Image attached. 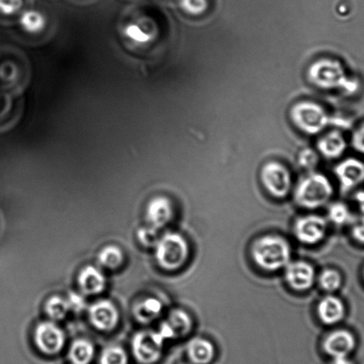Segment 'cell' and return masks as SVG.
<instances>
[{"mask_svg": "<svg viewBox=\"0 0 364 364\" xmlns=\"http://www.w3.org/2000/svg\"><path fill=\"white\" fill-rule=\"evenodd\" d=\"M307 77L311 83L321 90H338L352 95L359 88L358 81L346 75L344 67L337 60H317L310 65Z\"/></svg>", "mask_w": 364, "mask_h": 364, "instance_id": "obj_1", "label": "cell"}, {"mask_svg": "<svg viewBox=\"0 0 364 364\" xmlns=\"http://www.w3.org/2000/svg\"><path fill=\"white\" fill-rule=\"evenodd\" d=\"M291 119L293 124L307 135H316L330 125L346 127V122L331 118L321 105L309 101L299 102L293 106Z\"/></svg>", "mask_w": 364, "mask_h": 364, "instance_id": "obj_2", "label": "cell"}, {"mask_svg": "<svg viewBox=\"0 0 364 364\" xmlns=\"http://www.w3.org/2000/svg\"><path fill=\"white\" fill-rule=\"evenodd\" d=\"M254 260L261 268L277 271L291 262V252L288 242L278 236L267 235L257 240L253 246Z\"/></svg>", "mask_w": 364, "mask_h": 364, "instance_id": "obj_3", "label": "cell"}, {"mask_svg": "<svg viewBox=\"0 0 364 364\" xmlns=\"http://www.w3.org/2000/svg\"><path fill=\"white\" fill-rule=\"evenodd\" d=\"M332 193L333 188L326 176L314 173L299 183L295 197L300 206L316 208L326 203Z\"/></svg>", "mask_w": 364, "mask_h": 364, "instance_id": "obj_4", "label": "cell"}, {"mask_svg": "<svg viewBox=\"0 0 364 364\" xmlns=\"http://www.w3.org/2000/svg\"><path fill=\"white\" fill-rule=\"evenodd\" d=\"M188 245L182 235L168 232L156 245V259L165 270L175 271L183 266L188 257Z\"/></svg>", "mask_w": 364, "mask_h": 364, "instance_id": "obj_5", "label": "cell"}, {"mask_svg": "<svg viewBox=\"0 0 364 364\" xmlns=\"http://www.w3.org/2000/svg\"><path fill=\"white\" fill-rule=\"evenodd\" d=\"M261 180L272 196L284 198L291 187V176L285 166L277 161L268 162L261 171Z\"/></svg>", "mask_w": 364, "mask_h": 364, "instance_id": "obj_6", "label": "cell"}, {"mask_svg": "<svg viewBox=\"0 0 364 364\" xmlns=\"http://www.w3.org/2000/svg\"><path fill=\"white\" fill-rule=\"evenodd\" d=\"M164 341L159 332L141 331L133 339L134 355L141 363H154L160 358Z\"/></svg>", "mask_w": 364, "mask_h": 364, "instance_id": "obj_7", "label": "cell"}, {"mask_svg": "<svg viewBox=\"0 0 364 364\" xmlns=\"http://www.w3.org/2000/svg\"><path fill=\"white\" fill-rule=\"evenodd\" d=\"M65 334L58 325L52 321H44L35 331V342L41 351L55 355L61 351L65 345Z\"/></svg>", "mask_w": 364, "mask_h": 364, "instance_id": "obj_8", "label": "cell"}, {"mask_svg": "<svg viewBox=\"0 0 364 364\" xmlns=\"http://www.w3.org/2000/svg\"><path fill=\"white\" fill-rule=\"evenodd\" d=\"M327 223L319 215H307L299 219L295 225V233L299 242L306 245H316L323 239Z\"/></svg>", "mask_w": 364, "mask_h": 364, "instance_id": "obj_9", "label": "cell"}, {"mask_svg": "<svg viewBox=\"0 0 364 364\" xmlns=\"http://www.w3.org/2000/svg\"><path fill=\"white\" fill-rule=\"evenodd\" d=\"M90 319L98 330L112 331L118 323V310L109 300H101L90 306Z\"/></svg>", "mask_w": 364, "mask_h": 364, "instance_id": "obj_10", "label": "cell"}, {"mask_svg": "<svg viewBox=\"0 0 364 364\" xmlns=\"http://www.w3.org/2000/svg\"><path fill=\"white\" fill-rule=\"evenodd\" d=\"M335 174L343 188H355L364 182V164L355 158L346 159L335 168Z\"/></svg>", "mask_w": 364, "mask_h": 364, "instance_id": "obj_11", "label": "cell"}, {"mask_svg": "<svg viewBox=\"0 0 364 364\" xmlns=\"http://www.w3.org/2000/svg\"><path fill=\"white\" fill-rule=\"evenodd\" d=\"M355 346V338L352 333L348 331H337L332 332L325 339L323 348L328 355L338 359L348 358Z\"/></svg>", "mask_w": 364, "mask_h": 364, "instance_id": "obj_12", "label": "cell"}, {"mask_svg": "<svg viewBox=\"0 0 364 364\" xmlns=\"http://www.w3.org/2000/svg\"><path fill=\"white\" fill-rule=\"evenodd\" d=\"M316 273L312 266L302 261L289 263L286 267L285 277L296 291H306L312 287Z\"/></svg>", "mask_w": 364, "mask_h": 364, "instance_id": "obj_13", "label": "cell"}, {"mask_svg": "<svg viewBox=\"0 0 364 364\" xmlns=\"http://www.w3.org/2000/svg\"><path fill=\"white\" fill-rule=\"evenodd\" d=\"M171 217L172 207L167 198H154L148 205L147 218L154 228H164L171 220Z\"/></svg>", "mask_w": 364, "mask_h": 364, "instance_id": "obj_14", "label": "cell"}, {"mask_svg": "<svg viewBox=\"0 0 364 364\" xmlns=\"http://www.w3.org/2000/svg\"><path fill=\"white\" fill-rule=\"evenodd\" d=\"M80 288L86 295H95L104 291L105 288V277L97 267H87L80 272L79 275Z\"/></svg>", "mask_w": 364, "mask_h": 364, "instance_id": "obj_15", "label": "cell"}, {"mask_svg": "<svg viewBox=\"0 0 364 364\" xmlns=\"http://www.w3.org/2000/svg\"><path fill=\"white\" fill-rule=\"evenodd\" d=\"M346 140L341 132L332 130L327 135L321 137L317 143V148L325 158L336 159L341 157L346 149Z\"/></svg>", "mask_w": 364, "mask_h": 364, "instance_id": "obj_16", "label": "cell"}, {"mask_svg": "<svg viewBox=\"0 0 364 364\" xmlns=\"http://www.w3.org/2000/svg\"><path fill=\"white\" fill-rule=\"evenodd\" d=\"M318 314L324 323H338L345 316L344 304L334 296H325L318 306Z\"/></svg>", "mask_w": 364, "mask_h": 364, "instance_id": "obj_17", "label": "cell"}, {"mask_svg": "<svg viewBox=\"0 0 364 364\" xmlns=\"http://www.w3.org/2000/svg\"><path fill=\"white\" fill-rule=\"evenodd\" d=\"M187 355L193 364H208L215 356L212 343L204 338H194L187 346Z\"/></svg>", "mask_w": 364, "mask_h": 364, "instance_id": "obj_18", "label": "cell"}, {"mask_svg": "<svg viewBox=\"0 0 364 364\" xmlns=\"http://www.w3.org/2000/svg\"><path fill=\"white\" fill-rule=\"evenodd\" d=\"M127 38L137 44H147L156 37L154 26L150 28V23H130L124 29Z\"/></svg>", "mask_w": 364, "mask_h": 364, "instance_id": "obj_19", "label": "cell"}, {"mask_svg": "<svg viewBox=\"0 0 364 364\" xmlns=\"http://www.w3.org/2000/svg\"><path fill=\"white\" fill-rule=\"evenodd\" d=\"M165 323L171 328L173 338L183 337L188 333L193 325L188 314L181 310L173 311Z\"/></svg>", "mask_w": 364, "mask_h": 364, "instance_id": "obj_20", "label": "cell"}, {"mask_svg": "<svg viewBox=\"0 0 364 364\" xmlns=\"http://www.w3.org/2000/svg\"><path fill=\"white\" fill-rule=\"evenodd\" d=\"M69 356L73 364H88L93 359L94 346L90 341L79 339L73 343Z\"/></svg>", "mask_w": 364, "mask_h": 364, "instance_id": "obj_21", "label": "cell"}, {"mask_svg": "<svg viewBox=\"0 0 364 364\" xmlns=\"http://www.w3.org/2000/svg\"><path fill=\"white\" fill-rule=\"evenodd\" d=\"M162 309V305L159 300L147 299L139 304L135 309V316L141 323H150L159 316Z\"/></svg>", "mask_w": 364, "mask_h": 364, "instance_id": "obj_22", "label": "cell"}, {"mask_svg": "<svg viewBox=\"0 0 364 364\" xmlns=\"http://www.w3.org/2000/svg\"><path fill=\"white\" fill-rule=\"evenodd\" d=\"M21 26L29 33H38L44 29L47 21L41 13L29 10L24 12L20 18Z\"/></svg>", "mask_w": 364, "mask_h": 364, "instance_id": "obj_23", "label": "cell"}, {"mask_svg": "<svg viewBox=\"0 0 364 364\" xmlns=\"http://www.w3.org/2000/svg\"><path fill=\"white\" fill-rule=\"evenodd\" d=\"M99 263L109 269H115L122 264L123 254L122 250L115 246H108L99 253Z\"/></svg>", "mask_w": 364, "mask_h": 364, "instance_id": "obj_24", "label": "cell"}, {"mask_svg": "<svg viewBox=\"0 0 364 364\" xmlns=\"http://www.w3.org/2000/svg\"><path fill=\"white\" fill-rule=\"evenodd\" d=\"M46 311L53 320H62L70 311L68 302L59 296H53L46 304Z\"/></svg>", "mask_w": 364, "mask_h": 364, "instance_id": "obj_25", "label": "cell"}, {"mask_svg": "<svg viewBox=\"0 0 364 364\" xmlns=\"http://www.w3.org/2000/svg\"><path fill=\"white\" fill-rule=\"evenodd\" d=\"M328 217L334 224L338 225L350 224L355 218V217H353L348 207L339 203L331 205L330 210H328Z\"/></svg>", "mask_w": 364, "mask_h": 364, "instance_id": "obj_26", "label": "cell"}, {"mask_svg": "<svg viewBox=\"0 0 364 364\" xmlns=\"http://www.w3.org/2000/svg\"><path fill=\"white\" fill-rule=\"evenodd\" d=\"M100 363L101 364H127L128 355L124 349L119 346H109L102 351Z\"/></svg>", "mask_w": 364, "mask_h": 364, "instance_id": "obj_27", "label": "cell"}, {"mask_svg": "<svg viewBox=\"0 0 364 364\" xmlns=\"http://www.w3.org/2000/svg\"><path fill=\"white\" fill-rule=\"evenodd\" d=\"M320 284L324 291L333 292L341 288V275L335 270H325L320 277Z\"/></svg>", "mask_w": 364, "mask_h": 364, "instance_id": "obj_28", "label": "cell"}, {"mask_svg": "<svg viewBox=\"0 0 364 364\" xmlns=\"http://www.w3.org/2000/svg\"><path fill=\"white\" fill-rule=\"evenodd\" d=\"M181 8L193 16L203 15L208 8V0H181Z\"/></svg>", "mask_w": 364, "mask_h": 364, "instance_id": "obj_29", "label": "cell"}, {"mask_svg": "<svg viewBox=\"0 0 364 364\" xmlns=\"http://www.w3.org/2000/svg\"><path fill=\"white\" fill-rule=\"evenodd\" d=\"M159 230L160 229L155 228L151 225L149 228H141L137 232L141 243L146 247L156 246L161 239L159 237Z\"/></svg>", "mask_w": 364, "mask_h": 364, "instance_id": "obj_30", "label": "cell"}, {"mask_svg": "<svg viewBox=\"0 0 364 364\" xmlns=\"http://www.w3.org/2000/svg\"><path fill=\"white\" fill-rule=\"evenodd\" d=\"M318 155L312 149H305L300 151L299 155V164L306 169H313L318 164Z\"/></svg>", "mask_w": 364, "mask_h": 364, "instance_id": "obj_31", "label": "cell"}, {"mask_svg": "<svg viewBox=\"0 0 364 364\" xmlns=\"http://www.w3.org/2000/svg\"><path fill=\"white\" fill-rule=\"evenodd\" d=\"M352 235L353 238L364 245V213L358 218H353L352 222Z\"/></svg>", "mask_w": 364, "mask_h": 364, "instance_id": "obj_32", "label": "cell"}, {"mask_svg": "<svg viewBox=\"0 0 364 364\" xmlns=\"http://www.w3.org/2000/svg\"><path fill=\"white\" fill-rule=\"evenodd\" d=\"M23 0H0V12L4 15H13L22 8Z\"/></svg>", "mask_w": 364, "mask_h": 364, "instance_id": "obj_33", "label": "cell"}, {"mask_svg": "<svg viewBox=\"0 0 364 364\" xmlns=\"http://www.w3.org/2000/svg\"><path fill=\"white\" fill-rule=\"evenodd\" d=\"M67 302H68L70 310L73 311V312L80 313L86 307V302H85L82 296L77 294L75 292L70 293Z\"/></svg>", "mask_w": 364, "mask_h": 364, "instance_id": "obj_34", "label": "cell"}, {"mask_svg": "<svg viewBox=\"0 0 364 364\" xmlns=\"http://www.w3.org/2000/svg\"><path fill=\"white\" fill-rule=\"evenodd\" d=\"M352 146L356 151L364 154V123L353 134Z\"/></svg>", "mask_w": 364, "mask_h": 364, "instance_id": "obj_35", "label": "cell"}, {"mask_svg": "<svg viewBox=\"0 0 364 364\" xmlns=\"http://www.w3.org/2000/svg\"><path fill=\"white\" fill-rule=\"evenodd\" d=\"M355 200L359 205L360 210L364 213V191L357 193Z\"/></svg>", "mask_w": 364, "mask_h": 364, "instance_id": "obj_36", "label": "cell"}]
</instances>
